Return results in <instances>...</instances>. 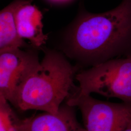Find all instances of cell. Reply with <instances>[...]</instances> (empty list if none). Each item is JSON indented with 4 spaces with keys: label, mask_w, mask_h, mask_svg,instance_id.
I'll list each match as a JSON object with an SVG mask.
<instances>
[{
    "label": "cell",
    "mask_w": 131,
    "mask_h": 131,
    "mask_svg": "<svg viewBox=\"0 0 131 131\" xmlns=\"http://www.w3.org/2000/svg\"><path fill=\"white\" fill-rule=\"evenodd\" d=\"M63 51L79 66L131 57V0L101 13L83 8L66 34Z\"/></svg>",
    "instance_id": "6da1fadb"
},
{
    "label": "cell",
    "mask_w": 131,
    "mask_h": 131,
    "mask_svg": "<svg viewBox=\"0 0 131 131\" xmlns=\"http://www.w3.org/2000/svg\"><path fill=\"white\" fill-rule=\"evenodd\" d=\"M79 68L72 65L61 52L46 50L39 64L16 88L11 103L23 111L56 114L62 102L78 89L74 79Z\"/></svg>",
    "instance_id": "7a4b0ae2"
},
{
    "label": "cell",
    "mask_w": 131,
    "mask_h": 131,
    "mask_svg": "<svg viewBox=\"0 0 131 131\" xmlns=\"http://www.w3.org/2000/svg\"><path fill=\"white\" fill-rule=\"evenodd\" d=\"M80 91L131 103V57L113 59L78 72Z\"/></svg>",
    "instance_id": "3957f363"
},
{
    "label": "cell",
    "mask_w": 131,
    "mask_h": 131,
    "mask_svg": "<svg viewBox=\"0 0 131 131\" xmlns=\"http://www.w3.org/2000/svg\"><path fill=\"white\" fill-rule=\"evenodd\" d=\"M67 100L80 110L86 131H124L131 126V103L101 101L79 88Z\"/></svg>",
    "instance_id": "277c9868"
},
{
    "label": "cell",
    "mask_w": 131,
    "mask_h": 131,
    "mask_svg": "<svg viewBox=\"0 0 131 131\" xmlns=\"http://www.w3.org/2000/svg\"><path fill=\"white\" fill-rule=\"evenodd\" d=\"M40 62L38 52L31 49L0 52V96L11 103L16 88Z\"/></svg>",
    "instance_id": "5b68a950"
},
{
    "label": "cell",
    "mask_w": 131,
    "mask_h": 131,
    "mask_svg": "<svg viewBox=\"0 0 131 131\" xmlns=\"http://www.w3.org/2000/svg\"><path fill=\"white\" fill-rule=\"evenodd\" d=\"M73 107L67 104L56 114L46 112L21 120L19 131H86L78 122Z\"/></svg>",
    "instance_id": "8992f818"
},
{
    "label": "cell",
    "mask_w": 131,
    "mask_h": 131,
    "mask_svg": "<svg viewBox=\"0 0 131 131\" xmlns=\"http://www.w3.org/2000/svg\"><path fill=\"white\" fill-rule=\"evenodd\" d=\"M43 16L32 1L21 6L16 14V22L19 36L29 40L34 48H40L47 41L48 36L43 31Z\"/></svg>",
    "instance_id": "52a82bcc"
},
{
    "label": "cell",
    "mask_w": 131,
    "mask_h": 131,
    "mask_svg": "<svg viewBox=\"0 0 131 131\" xmlns=\"http://www.w3.org/2000/svg\"><path fill=\"white\" fill-rule=\"evenodd\" d=\"M32 0H14L0 12V52L30 48L19 37L16 22V14L23 5Z\"/></svg>",
    "instance_id": "ba28073f"
},
{
    "label": "cell",
    "mask_w": 131,
    "mask_h": 131,
    "mask_svg": "<svg viewBox=\"0 0 131 131\" xmlns=\"http://www.w3.org/2000/svg\"><path fill=\"white\" fill-rule=\"evenodd\" d=\"M9 103L0 96V131H19L21 119L14 114Z\"/></svg>",
    "instance_id": "9c48e42d"
},
{
    "label": "cell",
    "mask_w": 131,
    "mask_h": 131,
    "mask_svg": "<svg viewBox=\"0 0 131 131\" xmlns=\"http://www.w3.org/2000/svg\"><path fill=\"white\" fill-rule=\"evenodd\" d=\"M49 1L56 4H60V3H64L66 2H68L70 0H48Z\"/></svg>",
    "instance_id": "30bf717a"
},
{
    "label": "cell",
    "mask_w": 131,
    "mask_h": 131,
    "mask_svg": "<svg viewBox=\"0 0 131 131\" xmlns=\"http://www.w3.org/2000/svg\"><path fill=\"white\" fill-rule=\"evenodd\" d=\"M124 131H131V126L129 127L128 128H127Z\"/></svg>",
    "instance_id": "8fae6325"
}]
</instances>
